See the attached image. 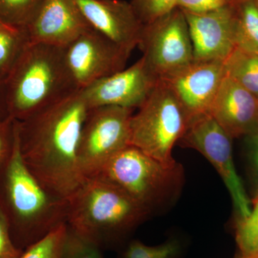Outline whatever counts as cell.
I'll return each mask as SVG.
<instances>
[{
	"instance_id": "6da1fadb",
	"label": "cell",
	"mask_w": 258,
	"mask_h": 258,
	"mask_svg": "<svg viewBox=\"0 0 258 258\" xmlns=\"http://www.w3.org/2000/svg\"><path fill=\"white\" fill-rule=\"evenodd\" d=\"M90 109L80 89L18 120L19 147L25 165L47 191L62 200H69L83 182L78 147Z\"/></svg>"
},
{
	"instance_id": "7a4b0ae2",
	"label": "cell",
	"mask_w": 258,
	"mask_h": 258,
	"mask_svg": "<svg viewBox=\"0 0 258 258\" xmlns=\"http://www.w3.org/2000/svg\"><path fill=\"white\" fill-rule=\"evenodd\" d=\"M16 121L14 145L0 166V211L15 246L25 251L67 223L69 202L47 191L25 165Z\"/></svg>"
},
{
	"instance_id": "3957f363",
	"label": "cell",
	"mask_w": 258,
	"mask_h": 258,
	"mask_svg": "<svg viewBox=\"0 0 258 258\" xmlns=\"http://www.w3.org/2000/svg\"><path fill=\"white\" fill-rule=\"evenodd\" d=\"M8 111L21 121L77 91L64 47L42 42L25 46L5 80Z\"/></svg>"
},
{
	"instance_id": "277c9868",
	"label": "cell",
	"mask_w": 258,
	"mask_h": 258,
	"mask_svg": "<svg viewBox=\"0 0 258 258\" xmlns=\"http://www.w3.org/2000/svg\"><path fill=\"white\" fill-rule=\"evenodd\" d=\"M67 224L102 250L119 245L150 212L111 183L83 181L68 200Z\"/></svg>"
},
{
	"instance_id": "5b68a950",
	"label": "cell",
	"mask_w": 258,
	"mask_h": 258,
	"mask_svg": "<svg viewBox=\"0 0 258 258\" xmlns=\"http://www.w3.org/2000/svg\"><path fill=\"white\" fill-rule=\"evenodd\" d=\"M95 177L119 188L151 212L178 193L183 170L179 164L166 166L129 145L113 156Z\"/></svg>"
},
{
	"instance_id": "8992f818",
	"label": "cell",
	"mask_w": 258,
	"mask_h": 258,
	"mask_svg": "<svg viewBox=\"0 0 258 258\" xmlns=\"http://www.w3.org/2000/svg\"><path fill=\"white\" fill-rule=\"evenodd\" d=\"M189 124V117L170 88L159 80L131 120V145L166 166L177 165L173 149Z\"/></svg>"
},
{
	"instance_id": "52a82bcc",
	"label": "cell",
	"mask_w": 258,
	"mask_h": 258,
	"mask_svg": "<svg viewBox=\"0 0 258 258\" xmlns=\"http://www.w3.org/2000/svg\"><path fill=\"white\" fill-rule=\"evenodd\" d=\"M133 109L101 106L88 111L78 147V165L83 181L92 179L117 153L131 145Z\"/></svg>"
},
{
	"instance_id": "ba28073f",
	"label": "cell",
	"mask_w": 258,
	"mask_h": 258,
	"mask_svg": "<svg viewBox=\"0 0 258 258\" xmlns=\"http://www.w3.org/2000/svg\"><path fill=\"white\" fill-rule=\"evenodd\" d=\"M140 47L148 67L159 80L169 77L194 62L189 28L182 10L144 25Z\"/></svg>"
},
{
	"instance_id": "9c48e42d",
	"label": "cell",
	"mask_w": 258,
	"mask_h": 258,
	"mask_svg": "<svg viewBox=\"0 0 258 258\" xmlns=\"http://www.w3.org/2000/svg\"><path fill=\"white\" fill-rule=\"evenodd\" d=\"M232 138L211 115L190 122L179 143L201 153L214 166L232 198L238 218L251 212V204L243 183L236 171L232 156Z\"/></svg>"
},
{
	"instance_id": "30bf717a",
	"label": "cell",
	"mask_w": 258,
	"mask_h": 258,
	"mask_svg": "<svg viewBox=\"0 0 258 258\" xmlns=\"http://www.w3.org/2000/svg\"><path fill=\"white\" fill-rule=\"evenodd\" d=\"M64 53L79 89L124 69L131 55L92 28L64 46Z\"/></svg>"
},
{
	"instance_id": "8fae6325",
	"label": "cell",
	"mask_w": 258,
	"mask_h": 258,
	"mask_svg": "<svg viewBox=\"0 0 258 258\" xmlns=\"http://www.w3.org/2000/svg\"><path fill=\"white\" fill-rule=\"evenodd\" d=\"M159 80L143 57L132 66L81 89L91 108L101 106L140 108Z\"/></svg>"
},
{
	"instance_id": "7c38bea8",
	"label": "cell",
	"mask_w": 258,
	"mask_h": 258,
	"mask_svg": "<svg viewBox=\"0 0 258 258\" xmlns=\"http://www.w3.org/2000/svg\"><path fill=\"white\" fill-rule=\"evenodd\" d=\"M226 76L223 61H195L166 79L189 117V123L209 114Z\"/></svg>"
},
{
	"instance_id": "4fadbf2b",
	"label": "cell",
	"mask_w": 258,
	"mask_h": 258,
	"mask_svg": "<svg viewBox=\"0 0 258 258\" xmlns=\"http://www.w3.org/2000/svg\"><path fill=\"white\" fill-rule=\"evenodd\" d=\"M183 13L189 28L194 60L224 62L236 47L237 5L203 14Z\"/></svg>"
},
{
	"instance_id": "5bb4252c",
	"label": "cell",
	"mask_w": 258,
	"mask_h": 258,
	"mask_svg": "<svg viewBox=\"0 0 258 258\" xmlns=\"http://www.w3.org/2000/svg\"><path fill=\"white\" fill-rule=\"evenodd\" d=\"M95 30L132 54L141 41L144 25L131 3L124 0H76Z\"/></svg>"
},
{
	"instance_id": "9a60e30c",
	"label": "cell",
	"mask_w": 258,
	"mask_h": 258,
	"mask_svg": "<svg viewBox=\"0 0 258 258\" xmlns=\"http://www.w3.org/2000/svg\"><path fill=\"white\" fill-rule=\"evenodd\" d=\"M91 28L76 0H42L23 30L29 42L64 47Z\"/></svg>"
},
{
	"instance_id": "2e32d148",
	"label": "cell",
	"mask_w": 258,
	"mask_h": 258,
	"mask_svg": "<svg viewBox=\"0 0 258 258\" xmlns=\"http://www.w3.org/2000/svg\"><path fill=\"white\" fill-rule=\"evenodd\" d=\"M209 114L232 139L258 133V98L227 75Z\"/></svg>"
},
{
	"instance_id": "e0dca14e",
	"label": "cell",
	"mask_w": 258,
	"mask_h": 258,
	"mask_svg": "<svg viewBox=\"0 0 258 258\" xmlns=\"http://www.w3.org/2000/svg\"><path fill=\"white\" fill-rule=\"evenodd\" d=\"M224 66L227 76L258 98V53L235 47Z\"/></svg>"
},
{
	"instance_id": "ac0fdd59",
	"label": "cell",
	"mask_w": 258,
	"mask_h": 258,
	"mask_svg": "<svg viewBox=\"0 0 258 258\" xmlns=\"http://www.w3.org/2000/svg\"><path fill=\"white\" fill-rule=\"evenodd\" d=\"M236 47L258 53V11L254 0L237 5Z\"/></svg>"
},
{
	"instance_id": "d6986e66",
	"label": "cell",
	"mask_w": 258,
	"mask_h": 258,
	"mask_svg": "<svg viewBox=\"0 0 258 258\" xmlns=\"http://www.w3.org/2000/svg\"><path fill=\"white\" fill-rule=\"evenodd\" d=\"M235 240L241 258H258V194L250 214L237 220Z\"/></svg>"
},
{
	"instance_id": "ffe728a7",
	"label": "cell",
	"mask_w": 258,
	"mask_h": 258,
	"mask_svg": "<svg viewBox=\"0 0 258 258\" xmlns=\"http://www.w3.org/2000/svg\"><path fill=\"white\" fill-rule=\"evenodd\" d=\"M28 42V37L23 30H0L1 79H6Z\"/></svg>"
},
{
	"instance_id": "44dd1931",
	"label": "cell",
	"mask_w": 258,
	"mask_h": 258,
	"mask_svg": "<svg viewBox=\"0 0 258 258\" xmlns=\"http://www.w3.org/2000/svg\"><path fill=\"white\" fill-rule=\"evenodd\" d=\"M42 0H0V20L8 26L24 30L36 15Z\"/></svg>"
},
{
	"instance_id": "7402d4cb",
	"label": "cell",
	"mask_w": 258,
	"mask_h": 258,
	"mask_svg": "<svg viewBox=\"0 0 258 258\" xmlns=\"http://www.w3.org/2000/svg\"><path fill=\"white\" fill-rule=\"evenodd\" d=\"M67 231V223L59 226L46 237L25 249L20 258H60Z\"/></svg>"
},
{
	"instance_id": "603a6c76",
	"label": "cell",
	"mask_w": 258,
	"mask_h": 258,
	"mask_svg": "<svg viewBox=\"0 0 258 258\" xmlns=\"http://www.w3.org/2000/svg\"><path fill=\"white\" fill-rule=\"evenodd\" d=\"M181 247L176 240H169L157 246L146 245L139 240L129 242L122 258H176Z\"/></svg>"
},
{
	"instance_id": "cb8c5ba5",
	"label": "cell",
	"mask_w": 258,
	"mask_h": 258,
	"mask_svg": "<svg viewBox=\"0 0 258 258\" xmlns=\"http://www.w3.org/2000/svg\"><path fill=\"white\" fill-rule=\"evenodd\" d=\"M60 258L103 257L101 248L83 238L68 225L67 235Z\"/></svg>"
},
{
	"instance_id": "d4e9b609",
	"label": "cell",
	"mask_w": 258,
	"mask_h": 258,
	"mask_svg": "<svg viewBox=\"0 0 258 258\" xmlns=\"http://www.w3.org/2000/svg\"><path fill=\"white\" fill-rule=\"evenodd\" d=\"M178 0H132L136 13L144 25L161 18L177 8Z\"/></svg>"
},
{
	"instance_id": "484cf974",
	"label": "cell",
	"mask_w": 258,
	"mask_h": 258,
	"mask_svg": "<svg viewBox=\"0 0 258 258\" xmlns=\"http://www.w3.org/2000/svg\"><path fill=\"white\" fill-rule=\"evenodd\" d=\"M234 0H178L177 8L184 12L203 14L235 5Z\"/></svg>"
},
{
	"instance_id": "4316f807",
	"label": "cell",
	"mask_w": 258,
	"mask_h": 258,
	"mask_svg": "<svg viewBox=\"0 0 258 258\" xmlns=\"http://www.w3.org/2000/svg\"><path fill=\"white\" fill-rule=\"evenodd\" d=\"M17 121L11 116L0 122V166L14 145Z\"/></svg>"
},
{
	"instance_id": "83f0119b",
	"label": "cell",
	"mask_w": 258,
	"mask_h": 258,
	"mask_svg": "<svg viewBox=\"0 0 258 258\" xmlns=\"http://www.w3.org/2000/svg\"><path fill=\"white\" fill-rule=\"evenodd\" d=\"M23 252L12 240L8 222L0 211V258H20Z\"/></svg>"
},
{
	"instance_id": "f1b7e54d",
	"label": "cell",
	"mask_w": 258,
	"mask_h": 258,
	"mask_svg": "<svg viewBox=\"0 0 258 258\" xmlns=\"http://www.w3.org/2000/svg\"><path fill=\"white\" fill-rule=\"evenodd\" d=\"M10 116L7 102L5 80L0 78V122Z\"/></svg>"
},
{
	"instance_id": "f546056e",
	"label": "cell",
	"mask_w": 258,
	"mask_h": 258,
	"mask_svg": "<svg viewBox=\"0 0 258 258\" xmlns=\"http://www.w3.org/2000/svg\"><path fill=\"white\" fill-rule=\"evenodd\" d=\"M248 138L251 159L258 176V133L249 136Z\"/></svg>"
},
{
	"instance_id": "4dcf8cb0",
	"label": "cell",
	"mask_w": 258,
	"mask_h": 258,
	"mask_svg": "<svg viewBox=\"0 0 258 258\" xmlns=\"http://www.w3.org/2000/svg\"><path fill=\"white\" fill-rule=\"evenodd\" d=\"M0 30H16V28H12V27L8 26V25H6V24H5L0 20Z\"/></svg>"
},
{
	"instance_id": "1f68e13d",
	"label": "cell",
	"mask_w": 258,
	"mask_h": 258,
	"mask_svg": "<svg viewBox=\"0 0 258 258\" xmlns=\"http://www.w3.org/2000/svg\"><path fill=\"white\" fill-rule=\"evenodd\" d=\"M236 5L240 4V3H244V2L249 1V0H234Z\"/></svg>"
},
{
	"instance_id": "d6a6232c",
	"label": "cell",
	"mask_w": 258,
	"mask_h": 258,
	"mask_svg": "<svg viewBox=\"0 0 258 258\" xmlns=\"http://www.w3.org/2000/svg\"><path fill=\"white\" fill-rule=\"evenodd\" d=\"M254 4L256 5V8H257L258 11V0H254Z\"/></svg>"
},
{
	"instance_id": "836d02e7",
	"label": "cell",
	"mask_w": 258,
	"mask_h": 258,
	"mask_svg": "<svg viewBox=\"0 0 258 258\" xmlns=\"http://www.w3.org/2000/svg\"><path fill=\"white\" fill-rule=\"evenodd\" d=\"M235 258H241V257H240V256L238 255V254H236Z\"/></svg>"
}]
</instances>
